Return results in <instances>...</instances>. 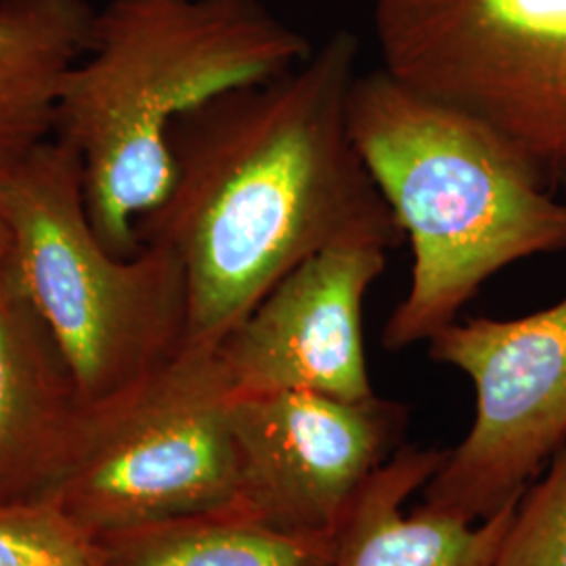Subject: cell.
Masks as SVG:
<instances>
[{"instance_id":"obj_16","label":"cell","mask_w":566,"mask_h":566,"mask_svg":"<svg viewBox=\"0 0 566 566\" xmlns=\"http://www.w3.org/2000/svg\"><path fill=\"white\" fill-rule=\"evenodd\" d=\"M18 158H7L0 156V263L7 259L9 254V229H7V217H4V189H7V179H9V170Z\"/></svg>"},{"instance_id":"obj_7","label":"cell","mask_w":566,"mask_h":566,"mask_svg":"<svg viewBox=\"0 0 566 566\" xmlns=\"http://www.w3.org/2000/svg\"><path fill=\"white\" fill-rule=\"evenodd\" d=\"M428 344L437 364L470 380L476 403L424 506L479 523L521 500L566 446V296L516 319L455 322Z\"/></svg>"},{"instance_id":"obj_3","label":"cell","mask_w":566,"mask_h":566,"mask_svg":"<svg viewBox=\"0 0 566 566\" xmlns=\"http://www.w3.org/2000/svg\"><path fill=\"white\" fill-rule=\"evenodd\" d=\"M350 135L405 238L411 282L382 332L388 350L430 343L510 264L566 248V202L544 168L483 120L392 78L357 76Z\"/></svg>"},{"instance_id":"obj_6","label":"cell","mask_w":566,"mask_h":566,"mask_svg":"<svg viewBox=\"0 0 566 566\" xmlns=\"http://www.w3.org/2000/svg\"><path fill=\"white\" fill-rule=\"evenodd\" d=\"M386 72L566 170V0H367Z\"/></svg>"},{"instance_id":"obj_1","label":"cell","mask_w":566,"mask_h":566,"mask_svg":"<svg viewBox=\"0 0 566 566\" xmlns=\"http://www.w3.org/2000/svg\"><path fill=\"white\" fill-rule=\"evenodd\" d=\"M359 51L338 30L292 70L175 124L172 185L143 217L139 242L160 243L182 266L185 343L219 346L322 250L403 240L350 135Z\"/></svg>"},{"instance_id":"obj_15","label":"cell","mask_w":566,"mask_h":566,"mask_svg":"<svg viewBox=\"0 0 566 566\" xmlns=\"http://www.w3.org/2000/svg\"><path fill=\"white\" fill-rule=\"evenodd\" d=\"M0 566H99V558L60 506L0 507Z\"/></svg>"},{"instance_id":"obj_8","label":"cell","mask_w":566,"mask_h":566,"mask_svg":"<svg viewBox=\"0 0 566 566\" xmlns=\"http://www.w3.org/2000/svg\"><path fill=\"white\" fill-rule=\"evenodd\" d=\"M238 495L229 510L301 537H336L371 476L401 449L407 409L376 392L238 397L229 409Z\"/></svg>"},{"instance_id":"obj_11","label":"cell","mask_w":566,"mask_h":566,"mask_svg":"<svg viewBox=\"0 0 566 566\" xmlns=\"http://www.w3.org/2000/svg\"><path fill=\"white\" fill-rule=\"evenodd\" d=\"M95 13L88 0H0V156L53 137L61 84L91 44Z\"/></svg>"},{"instance_id":"obj_12","label":"cell","mask_w":566,"mask_h":566,"mask_svg":"<svg viewBox=\"0 0 566 566\" xmlns=\"http://www.w3.org/2000/svg\"><path fill=\"white\" fill-rule=\"evenodd\" d=\"M122 566H327L336 537H301L233 510L126 533Z\"/></svg>"},{"instance_id":"obj_2","label":"cell","mask_w":566,"mask_h":566,"mask_svg":"<svg viewBox=\"0 0 566 566\" xmlns=\"http://www.w3.org/2000/svg\"><path fill=\"white\" fill-rule=\"evenodd\" d=\"M315 46L263 0H107L61 84L53 139L82 164L107 250L142 248L139 223L175 177L172 128L227 91L271 81Z\"/></svg>"},{"instance_id":"obj_14","label":"cell","mask_w":566,"mask_h":566,"mask_svg":"<svg viewBox=\"0 0 566 566\" xmlns=\"http://www.w3.org/2000/svg\"><path fill=\"white\" fill-rule=\"evenodd\" d=\"M493 566H566V446L521 495Z\"/></svg>"},{"instance_id":"obj_9","label":"cell","mask_w":566,"mask_h":566,"mask_svg":"<svg viewBox=\"0 0 566 566\" xmlns=\"http://www.w3.org/2000/svg\"><path fill=\"white\" fill-rule=\"evenodd\" d=\"M388 250L338 243L292 269L219 344L233 399L282 390L371 397L364 303Z\"/></svg>"},{"instance_id":"obj_13","label":"cell","mask_w":566,"mask_h":566,"mask_svg":"<svg viewBox=\"0 0 566 566\" xmlns=\"http://www.w3.org/2000/svg\"><path fill=\"white\" fill-rule=\"evenodd\" d=\"M51 343L9 261L0 263V458L55 403Z\"/></svg>"},{"instance_id":"obj_10","label":"cell","mask_w":566,"mask_h":566,"mask_svg":"<svg viewBox=\"0 0 566 566\" xmlns=\"http://www.w3.org/2000/svg\"><path fill=\"white\" fill-rule=\"evenodd\" d=\"M446 455L401 447L350 507L327 566H493L518 500L479 523L424 504L405 510Z\"/></svg>"},{"instance_id":"obj_4","label":"cell","mask_w":566,"mask_h":566,"mask_svg":"<svg viewBox=\"0 0 566 566\" xmlns=\"http://www.w3.org/2000/svg\"><path fill=\"white\" fill-rule=\"evenodd\" d=\"M7 261L82 401L102 403L185 344L187 287L177 256L143 242L128 256L91 223L78 156L46 139L7 179Z\"/></svg>"},{"instance_id":"obj_5","label":"cell","mask_w":566,"mask_h":566,"mask_svg":"<svg viewBox=\"0 0 566 566\" xmlns=\"http://www.w3.org/2000/svg\"><path fill=\"white\" fill-rule=\"evenodd\" d=\"M231 401L219 346L182 344L93 405L61 510L81 526L120 533L229 510L238 495Z\"/></svg>"}]
</instances>
